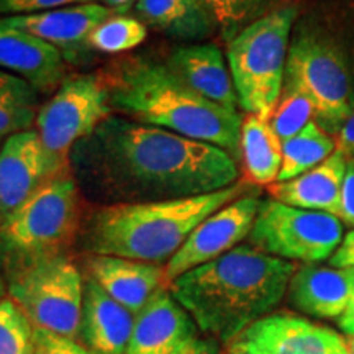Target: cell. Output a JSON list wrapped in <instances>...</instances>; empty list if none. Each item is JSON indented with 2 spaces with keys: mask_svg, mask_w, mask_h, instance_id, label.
I'll return each instance as SVG.
<instances>
[{
  "mask_svg": "<svg viewBox=\"0 0 354 354\" xmlns=\"http://www.w3.org/2000/svg\"><path fill=\"white\" fill-rule=\"evenodd\" d=\"M338 218L354 228V159L348 161L342 192V209H339Z\"/></svg>",
  "mask_w": 354,
  "mask_h": 354,
  "instance_id": "obj_32",
  "label": "cell"
},
{
  "mask_svg": "<svg viewBox=\"0 0 354 354\" xmlns=\"http://www.w3.org/2000/svg\"><path fill=\"white\" fill-rule=\"evenodd\" d=\"M110 107L123 117L202 141L241 158L243 117L192 91L169 64L135 56L104 74Z\"/></svg>",
  "mask_w": 354,
  "mask_h": 354,
  "instance_id": "obj_3",
  "label": "cell"
},
{
  "mask_svg": "<svg viewBox=\"0 0 354 354\" xmlns=\"http://www.w3.org/2000/svg\"><path fill=\"white\" fill-rule=\"evenodd\" d=\"M336 153L343 154L348 161L354 159V113L343 123L339 131L335 135Z\"/></svg>",
  "mask_w": 354,
  "mask_h": 354,
  "instance_id": "obj_34",
  "label": "cell"
},
{
  "mask_svg": "<svg viewBox=\"0 0 354 354\" xmlns=\"http://www.w3.org/2000/svg\"><path fill=\"white\" fill-rule=\"evenodd\" d=\"M251 190L248 183H236L196 197L104 205L84 221L79 240L88 254L162 264L203 220Z\"/></svg>",
  "mask_w": 354,
  "mask_h": 354,
  "instance_id": "obj_4",
  "label": "cell"
},
{
  "mask_svg": "<svg viewBox=\"0 0 354 354\" xmlns=\"http://www.w3.org/2000/svg\"><path fill=\"white\" fill-rule=\"evenodd\" d=\"M79 187L63 174L0 221V269L8 279L68 250L81 233Z\"/></svg>",
  "mask_w": 354,
  "mask_h": 354,
  "instance_id": "obj_6",
  "label": "cell"
},
{
  "mask_svg": "<svg viewBox=\"0 0 354 354\" xmlns=\"http://www.w3.org/2000/svg\"><path fill=\"white\" fill-rule=\"evenodd\" d=\"M299 6L287 2L227 43V61L240 107L248 115L271 118L286 77L292 30Z\"/></svg>",
  "mask_w": 354,
  "mask_h": 354,
  "instance_id": "obj_7",
  "label": "cell"
},
{
  "mask_svg": "<svg viewBox=\"0 0 354 354\" xmlns=\"http://www.w3.org/2000/svg\"><path fill=\"white\" fill-rule=\"evenodd\" d=\"M259 203V192L253 189L203 220L189 234L179 251L167 261L165 266L166 284L169 286L174 279L190 269L220 258L250 236Z\"/></svg>",
  "mask_w": 354,
  "mask_h": 354,
  "instance_id": "obj_12",
  "label": "cell"
},
{
  "mask_svg": "<svg viewBox=\"0 0 354 354\" xmlns=\"http://www.w3.org/2000/svg\"><path fill=\"white\" fill-rule=\"evenodd\" d=\"M348 159L339 153H333L320 166L286 183L269 185L271 198L295 207V209L323 212L339 216L344 176Z\"/></svg>",
  "mask_w": 354,
  "mask_h": 354,
  "instance_id": "obj_21",
  "label": "cell"
},
{
  "mask_svg": "<svg viewBox=\"0 0 354 354\" xmlns=\"http://www.w3.org/2000/svg\"><path fill=\"white\" fill-rule=\"evenodd\" d=\"M317 109L312 97L299 84L284 81L282 94L271 115V125L281 141H286L315 122Z\"/></svg>",
  "mask_w": 354,
  "mask_h": 354,
  "instance_id": "obj_26",
  "label": "cell"
},
{
  "mask_svg": "<svg viewBox=\"0 0 354 354\" xmlns=\"http://www.w3.org/2000/svg\"><path fill=\"white\" fill-rule=\"evenodd\" d=\"M205 2L214 12L221 39L230 43L246 26L290 0H205Z\"/></svg>",
  "mask_w": 354,
  "mask_h": 354,
  "instance_id": "obj_27",
  "label": "cell"
},
{
  "mask_svg": "<svg viewBox=\"0 0 354 354\" xmlns=\"http://www.w3.org/2000/svg\"><path fill=\"white\" fill-rule=\"evenodd\" d=\"M330 266L331 268L354 269V230L344 234L339 246L331 254Z\"/></svg>",
  "mask_w": 354,
  "mask_h": 354,
  "instance_id": "obj_33",
  "label": "cell"
},
{
  "mask_svg": "<svg viewBox=\"0 0 354 354\" xmlns=\"http://www.w3.org/2000/svg\"><path fill=\"white\" fill-rule=\"evenodd\" d=\"M87 277L95 281L110 297L138 315L159 289L167 287L162 264L118 258V256L88 254Z\"/></svg>",
  "mask_w": 354,
  "mask_h": 354,
  "instance_id": "obj_15",
  "label": "cell"
},
{
  "mask_svg": "<svg viewBox=\"0 0 354 354\" xmlns=\"http://www.w3.org/2000/svg\"><path fill=\"white\" fill-rule=\"evenodd\" d=\"M148 37V26L140 19L130 15H113L102 21L88 37L91 50H97L105 55L130 51L140 46Z\"/></svg>",
  "mask_w": 354,
  "mask_h": 354,
  "instance_id": "obj_28",
  "label": "cell"
},
{
  "mask_svg": "<svg viewBox=\"0 0 354 354\" xmlns=\"http://www.w3.org/2000/svg\"><path fill=\"white\" fill-rule=\"evenodd\" d=\"M295 269L292 261L241 245L184 272L167 289L197 330L230 344L248 326L271 315L287 295Z\"/></svg>",
  "mask_w": 354,
  "mask_h": 354,
  "instance_id": "obj_2",
  "label": "cell"
},
{
  "mask_svg": "<svg viewBox=\"0 0 354 354\" xmlns=\"http://www.w3.org/2000/svg\"><path fill=\"white\" fill-rule=\"evenodd\" d=\"M169 68L198 95L220 107L238 112V95L228 61L215 43L177 46L166 61Z\"/></svg>",
  "mask_w": 354,
  "mask_h": 354,
  "instance_id": "obj_18",
  "label": "cell"
},
{
  "mask_svg": "<svg viewBox=\"0 0 354 354\" xmlns=\"http://www.w3.org/2000/svg\"><path fill=\"white\" fill-rule=\"evenodd\" d=\"M338 326L343 333L348 336H354V297L349 302L346 312L338 318Z\"/></svg>",
  "mask_w": 354,
  "mask_h": 354,
  "instance_id": "obj_37",
  "label": "cell"
},
{
  "mask_svg": "<svg viewBox=\"0 0 354 354\" xmlns=\"http://www.w3.org/2000/svg\"><path fill=\"white\" fill-rule=\"evenodd\" d=\"M68 172V159L53 154L37 130L8 136L0 148V221L39 189Z\"/></svg>",
  "mask_w": 354,
  "mask_h": 354,
  "instance_id": "obj_11",
  "label": "cell"
},
{
  "mask_svg": "<svg viewBox=\"0 0 354 354\" xmlns=\"http://www.w3.org/2000/svg\"><path fill=\"white\" fill-rule=\"evenodd\" d=\"M136 315L110 297L91 277L84 279L81 339L92 354H123Z\"/></svg>",
  "mask_w": 354,
  "mask_h": 354,
  "instance_id": "obj_20",
  "label": "cell"
},
{
  "mask_svg": "<svg viewBox=\"0 0 354 354\" xmlns=\"http://www.w3.org/2000/svg\"><path fill=\"white\" fill-rule=\"evenodd\" d=\"M38 112L37 88L25 79L0 69V140L32 130Z\"/></svg>",
  "mask_w": 354,
  "mask_h": 354,
  "instance_id": "obj_25",
  "label": "cell"
},
{
  "mask_svg": "<svg viewBox=\"0 0 354 354\" xmlns=\"http://www.w3.org/2000/svg\"><path fill=\"white\" fill-rule=\"evenodd\" d=\"M69 169L79 192L102 205L203 196L240 177L218 146L115 113L71 148Z\"/></svg>",
  "mask_w": 354,
  "mask_h": 354,
  "instance_id": "obj_1",
  "label": "cell"
},
{
  "mask_svg": "<svg viewBox=\"0 0 354 354\" xmlns=\"http://www.w3.org/2000/svg\"><path fill=\"white\" fill-rule=\"evenodd\" d=\"M6 282L7 295L35 328L81 339L84 279L68 254L41 261Z\"/></svg>",
  "mask_w": 354,
  "mask_h": 354,
  "instance_id": "obj_8",
  "label": "cell"
},
{
  "mask_svg": "<svg viewBox=\"0 0 354 354\" xmlns=\"http://www.w3.org/2000/svg\"><path fill=\"white\" fill-rule=\"evenodd\" d=\"M135 12L146 26L184 43H202L218 33L205 0H138Z\"/></svg>",
  "mask_w": 354,
  "mask_h": 354,
  "instance_id": "obj_22",
  "label": "cell"
},
{
  "mask_svg": "<svg viewBox=\"0 0 354 354\" xmlns=\"http://www.w3.org/2000/svg\"><path fill=\"white\" fill-rule=\"evenodd\" d=\"M171 354H220V351L216 348L215 339H203L197 335L187 339L183 346H179Z\"/></svg>",
  "mask_w": 354,
  "mask_h": 354,
  "instance_id": "obj_35",
  "label": "cell"
},
{
  "mask_svg": "<svg viewBox=\"0 0 354 354\" xmlns=\"http://www.w3.org/2000/svg\"><path fill=\"white\" fill-rule=\"evenodd\" d=\"M97 2L112 10L115 15H127L131 8H135L138 0H97Z\"/></svg>",
  "mask_w": 354,
  "mask_h": 354,
  "instance_id": "obj_36",
  "label": "cell"
},
{
  "mask_svg": "<svg viewBox=\"0 0 354 354\" xmlns=\"http://www.w3.org/2000/svg\"><path fill=\"white\" fill-rule=\"evenodd\" d=\"M354 297V269L304 264L289 282V304L305 315L338 320Z\"/></svg>",
  "mask_w": 354,
  "mask_h": 354,
  "instance_id": "obj_17",
  "label": "cell"
},
{
  "mask_svg": "<svg viewBox=\"0 0 354 354\" xmlns=\"http://www.w3.org/2000/svg\"><path fill=\"white\" fill-rule=\"evenodd\" d=\"M336 151L335 136L312 122L292 138L282 141V167L277 183L294 179L320 166Z\"/></svg>",
  "mask_w": 354,
  "mask_h": 354,
  "instance_id": "obj_24",
  "label": "cell"
},
{
  "mask_svg": "<svg viewBox=\"0 0 354 354\" xmlns=\"http://www.w3.org/2000/svg\"><path fill=\"white\" fill-rule=\"evenodd\" d=\"M3 297H7V282H6V277H3L2 274V269H0V300Z\"/></svg>",
  "mask_w": 354,
  "mask_h": 354,
  "instance_id": "obj_38",
  "label": "cell"
},
{
  "mask_svg": "<svg viewBox=\"0 0 354 354\" xmlns=\"http://www.w3.org/2000/svg\"><path fill=\"white\" fill-rule=\"evenodd\" d=\"M35 326L12 297L0 300V354H35Z\"/></svg>",
  "mask_w": 354,
  "mask_h": 354,
  "instance_id": "obj_29",
  "label": "cell"
},
{
  "mask_svg": "<svg viewBox=\"0 0 354 354\" xmlns=\"http://www.w3.org/2000/svg\"><path fill=\"white\" fill-rule=\"evenodd\" d=\"M343 221L323 212L295 209L276 198L261 201L250 243L286 261L317 264L330 259L343 240Z\"/></svg>",
  "mask_w": 354,
  "mask_h": 354,
  "instance_id": "obj_9",
  "label": "cell"
},
{
  "mask_svg": "<svg viewBox=\"0 0 354 354\" xmlns=\"http://www.w3.org/2000/svg\"><path fill=\"white\" fill-rule=\"evenodd\" d=\"M241 159L253 184L277 183L282 167V141L269 118L246 115L241 125Z\"/></svg>",
  "mask_w": 354,
  "mask_h": 354,
  "instance_id": "obj_23",
  "label": "cell"
},
{
  "mask_svg": "<svg viewBox=\"0 0 354 354\" xmlns=\"http://www.w3.org/2000/svg\"><path fill=\"white\" fill-rule=\"evenodd\" d=\"M0 69L46 92L64 82V57L55 46L0 21Z\"/></svg>",
  "mask_w": 354,
  "mask_h": 354,
  "instance_id": "obj_19",
  "label": "cell"
},
{
  "mask_svg": "<svg viewBox=\"0 0 354 354\" xmlns=\"http://www.w3.org/2000/svg\"><path fill=\"white\" fill-rule=\"evenodd\" d=\"M33 343L35 354H92L79 339L41 328H35Z\"/></svg>",
  "mask_w": 354,
  "mask_h": 354,
  "instance_id": "obj_30",
  "label": "cell"
},
{
  "mask_svg": "<svg viewBox=\"0 0 354 354\" xmlns=\"http://www.w3.org/2000/svg\"><path fill=\"white\" fill-rule=\"evenodd\" d=\"M110 115L113 110L104 77L84 74L61 84L56 94L39 107L35 127L43 145L69 161L71 148Z\"/></svg>",
  "mask_w": 354,
  "mask_h": 354,
  "instance_id": "obj_10",
  "label": "cell"
},
{
  "mask_svg": "<svg viewBox=\"0 0 354 354\" xmlns=\"http://www.w3.org/2000/svg\"><path fill=\"white\" fill-rule=\"evenodd\" d=\"M112 15L113 12L105 6L91 2L26 15L0 17V21L55 46L68 63H79L87 59L91 51V33Z\"/></svg>",
  "mask_w": 354,
  "mask_h": 354,
  "instance_id": "obj_14",
  "label": "cell"
},
{
  "mask_svg": "<svg viewBox=\"0 0 354 354\" xmlns=\"http://www.w3.org/2000/svg\"><path fill=\"white\" fill-rule=\"evenodd\" d=\"M91 2H97V0H0V17L26 15V13L55 10V8Z\"/></svg>",
  "mask_w": 354,
  "mask_h": 354,
  "instance_id": "obj_31",
  "label": "cell"
},
{
  "mask_svg": "<svg viewBox=\"0 0 354 354\" xmlns=\"http://www.w3.org/2000/svg\"><path fill=\"white\" fill-rule=\"evenodd\" d=\"M344 10L338 3H322L299 17L284 77L312 97L315 122L331 136L354 113V66L343 28Z\"/></svg>",
  "mask_w": 354,
  "mask_h": 354,
  "instance_id": "obj_5",
  "label": "cell"
},
{
  "mask_svg": "<svg viewBox=\"0 0 354 354\" xmlns=\"http://www.w3.org/2000/svg\"><path fill=\"white\" fill-rule=\"evenodd\" d=\"M230 354H349L338 331L305 317L271 313L228 344Z\"/></svg>",
  "mask_w": 354,
  "mask_h": 354,
  "instance_id": "obj_13",
  "label": "cell"
},
{
  "mask_svg": "<svg viewBox=\"0 0 354 354\" xmlns=\"http://www.w3.org/2000/svg\"><path fill=\"white\" fill-rule=\"evenodd\" d=\"M197 336V326L167 287L159 289L135 318L123 354H171Z\"/></svg>",
  "mask_w": 354,
  "mask_h": 354,
  "instance_id": "obj_16",
  "label": "cell"
},
{
  "mask_svg": "<svg viewBox=\"0 0 354 354\" xmlns=\"http://www.w3.org/2000/svg\"><path fill=\"white\" fill-rule=\"evenodd\" d=\"M348 348H349V354H354V336H351V339H349Z\"/></svg>",
  "mask_w": 354,
  "mask_h": 354,
  "instance_id": "obj_39",
  "label": "cell"
}]
</instances>
